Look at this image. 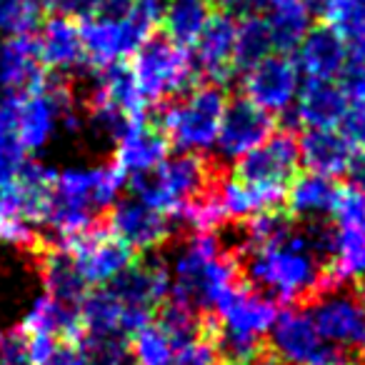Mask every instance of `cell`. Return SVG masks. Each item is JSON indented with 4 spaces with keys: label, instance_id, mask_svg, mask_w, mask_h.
Masks as SVG:
<instances>
[{
    "label": "cell",
    "instance_id": "6da1fadb",
    "mask_svg": "<svg viewBox=\"0 0 365 365\" xmlns=\"http://www.w3.org/2000/svg\"><path fill=\"white\" fill-rule=\"evenodd\" d=\"M238 275L248 288L285 308H308L325 293L345 285L335 265L310 250L298 223L283 243L250 248L238 260Z\"/></svg>",
    "mask_w": 365,
    "mask_h": 365
},
{
    "label": "cell",
    "instance_id": "7a4b0ae2",
    "mask_svg": "<svg viewBox=\"0 0 365 365\" xmlns=\"http://www.w3.org/2000/svg\"><path fill=\"white\" fill-rule=\"evenodd\" d=\"M208 153H178L168 155L150 170L128 173L125 188L133 198L150 208L173 215L228 173Z\"/></svg>",
    "mask_w": 365,
    "mask_h": 365
},
{
    "label": "cell",
    "instance_id": "3957f363",
    "mask_svg": "<svg viewBox=\"0 0 365 365\" xmlns=\"http://www.w3.org/2000/svg\"><path fill=\"white\" fill-rule=\"evenodd\" d=\"M228 93L218 83L200 81L185 96L148 106L150 123L165 133L170 148L178 153H208L218 138Z\"/></svg>",
    "mask_w": 365,
    "mask_h": 365
},
{
    "label": "cell",
    "instance_id": "277c9868",
    "mask_svg": "<svg viewBox=\"0 0 365 365\" xmlns=\"http://www.w3.org/2000/svg\"><path fill=\"white\" fill-rule=\"evenodd\" d=\"M130 71L148 106L180 98L200 83L188 48L175 46L163 33H150L130 56Z\"/></svg>",
    "mask_w": 365,
    "mask_h": 365
},
{
    "label": "cell",
    "instance_id": "5b68a950",
    "mask_svg": "<svg viewBox=\"0 0 365 365\" xmlns=\"http://www.w3.org/2000/svg\"><path fill=\"white\" fill-rule=\"evenodd\" d=\"M303 170L300 165L298 133L288 128H275L260 145L248 150L233 163L230 175L250 185H270V188L288 190L293 178Z\"/></svg>",
    "mask_w": 365,
    "mask_h": 365
},
{
    "label": "cell",
    "instance_id": "8992f818",
    "mask_svg": "<svg viewBox=\"0 0 365 365\" xmlns=\"http://www.w3.org/2000/svg\"><path fill=\"white\" fill-rule=\"evenodd\" d=\"M61 248H66L73 255L78 270L83 273L86 283L91 288L106 285L110 278H115L125 265L133 263L135 250L128 243H123L115 233L106 225V218L98 220L96 225L81 230L63 240Z\"/></svg>",
    "mask_w": 365,
    "mask_h": 365
},
{
    "label": "cell",
    "instance_id": "52a82bcc",
    "mask_svg": "<svg viewBox=\"0 0 365 365\" xmlns=\"http://www.w3.org/2000/svg\"><path fill=\"white\" fill-rule=\"evenodd\" d=\"M275 128H278V118L265 108L255 106L243 93L228 98L223 118H220L218 138L213 145V158L220 165H233L238 158L260 145Z\"/></svg>",
    "mask_w": 365,
    "mask_h": 365
},
{
    "label": "cell",
    "instance_id": "ba28073f",
    "mask_svg": "<svg viewBox=\"0 0 365 365\" xmlns=\"http://www.w3.org/2000/svg\"><path fill=\"white\" fill-rule=\"evenodd\" d=\"M125 180L128 173L115 160L98 168H68L58 173L53 198L78 208H88L96 215H106V210L125 188Z\"/></svg>",
    "mask_w": 365,
    "mask_h": 365
},
{
    "label": "cell",
    "instance_id": "9c48e42d",
    "mask_svg": "<svg viewBox=\"0 0 365 365\" xmlns=\"http://www.w3.org/2000/svg\"><path fill=\"white\" fill-rule=\"evenodd\" d=\"M78 23H81V38L83 46H86V56L93 68H103L115 61H128L143 46V41L150 33H155L135 13H130L128 18H120V21L91 16Z\"/></svg>",
    "mask_w": 365,
    "mask_h": 365
},
{
    "label": "cell",
    "instance_id": "30bf717a",
    "mask_svg": "<svg viewBox=\"0 0 365 365\" xmlns=\"http://www.w3.org/2000/svg\"><path fill=\"white\" fill-rule=\"evenodd\" d=\"M330 220L335 225V270L348 283L365 273V195L340 185Z\"/></svg>",
    "mask_w": 365,
    "mask_h": 365
},
{
    "label": "cell",
    "instance_id": "8fae6325",
    "mask_svg": "<svg viewBox=\"0 0 365 365\" xmlns=\"http://www.w3.org/2000/svg\"><path fill=\"white\" fill-rule=\"evenodd\" d=\"M300 81L303 76L293 56L270 53L240 76V93L250 98L255 106L265 108L273 115H280L295 103Z\"/></svg>",
    "mask_w": 365,
    "mask_h": 365
},
{
    "label": "cell",
    "instance_id": "7c38bea8",
    "mask_svg": "<svg viewBox=\"0 0 365 365\" xmlns=\"http://www.w3.org/2000/svg\"><path fill=\"white\" fill-rule=\"evenodd\" d=\"M103 218H106L108 228L138 253H150V250L163 248L175 235V225L165 213L150 208L133 195L118 198Z\"/></svg>",
    "mask_w": 365,
    "mask_h": 365
},
{
    "label": "cell",
    "instance_id": "4fadbf2b",
    "mask_svg": "<svg viewBox=\"0 0 365 365\" xmlns=\"http://www.w3.org/2000/svg\"><path fill=\"white\" fill-rule=\"evenodd\" d=\"M235 31H238V16L225 11V8H213L203 33L190 48V58H193L200 81L218 83L223 88L233 81Z\"/></svg>",
    "mask_w": 365,
    "mask_h": 365
},
{
    "label": "cell",
    "instance_id": "5bb4252c",
    "mask_svg": "<svg viewBox=\"0 0 365 365\" xmlns=\"http://www.w3.org/2000/svg\"><path fill=\"white\" fill-rule=\"evenodd\" d=\"M308 313L325 343L365 353V308L358 295L338 288L308 305Z\"/></svg>",
    "mask_w": 365,
    "mask_h": 365
},
{
    "label": "cell",
    "instance_id": "9a60e30c",
    "mask_svg": "<svg viewBox=\"0 0 365 365\" xmlns=\"http://www.w3.org/2000/svg\"><path fill=\"white\" fill-rule=\"evenodd\" d=\"M38 36V53L46 71L51 73H76L93 68L86 56V46L81 38V23L76 18L48 13L43 18Z\"/></svg>",
    "mask_w": 365,
    "mask_h": 365
},
{
    "label": "cell",
    "instance_id": "2e32d148",
    "mask_svg": "<svg viewBox=\"0 0 365 365\" xmlns=\"http://www.w3.org/2000/svg\"><path fill=\"white\" fill-rule=\"evenodd\" d=\"M323 343L308 308L280 310L265 335V348L285 365H305Z\"/></svg>",
    "mask_w": 365,
    "mask_h": 365
},
{
    "label": "cell",
    "instance_id": "e0dca14e",
    "mask_svg": "<svg viewBox=\"0 0 365 365\" xmlns=\"http://www.w3.org/2000/svg\"><path fill=\"white\" fill-rule=\"evenodd\" d=\"M48 71L41 63L36 33L8 36L0 46V88L6 93H31L46 86Z\"/></svg>",
    "mask_w": 365,
    "mask_h": 365
},
{
    "label": "cell",
    "instance_id": "ac0fdd59",
    "mask_svg": "<svg viewBox=\"0 0 365 365\" xmlns=\"http://www.w3.org/2000/svg\"><path fill=\"white\" fill-rule=\"evenodd\" d=\"M215 313H218L220 323H223L225 328L235 330V333L265 338L270 325H273V320L278 318L280 305L275 303V300H270L268 295L248 288V285L240 280V283L220 300Z\"/></svg>",
    "mask_w": 365,
    "mask_h": 365
},
{
    "label": "cell",
    "instance_id": "d6986e66",
    "mask_svg": "<svg viewBox=\"0 0 365 365\" xmlns=\"http://www.w3.org/2000/svg\"><path fill=\"white\" fill-rule=\"evenodd\" d=\"M293 58L303 78L338 81L340 71L345 66V58H348V43L328 23H318V26L308 28Z\"/></svg>",
    "mask_w": 365,
    "mask_h": 365
},
{
    "label": "cell",
    "instance_id": "ffe728a7",
    "mask_svg": "<svg viewBox=\"0 0 365 365\" xmlns=\"http://www.w3.org/2000/svg\"><path fill=\"white\" fill-rule=\"evenodd\" d=\"M170 143H168L165 133L150 123V113H140L130 120L128 130L118 138L115 143V155L113 160L123 168L125 173L138 170H150L158 163H163L170 155Z\"/></svg>",
    "mask_w": 365,
    "mask_h": 365
},
{
    "label": "cell",
    "instance_id": "44dd1931",
    "mask_svg": "<svg viewBox=\"0 0 365 365\" xmlns=\"http://www.w3.org/2000/svg\"><path fill=\"white\" fill-rule=\"evenodd\" d=\"M300 165L305 170L328 178H340L348 170L353 145L340 135L338 128H303L298 135Z\"/></svg>",
    "mask_w": 365,
    "mask_h": 365
},
{
    "label": "cell",
    "instance_id": "7402d4cb",
    "mask_svg": "<svg viewBox=\"0 0 365 365\" xmlns=\"http://www.w3.org/2000/svg\"><path fill=\"white\" fill-rule=\"evenodd\" d=\"M348 103L338 81L303 78L295 98V110L303 128H338Z\"/></svg>",
    "mask_w": 365,
    "mask_h": 365
},
{
    "label": "cell",
    "instance_id": "603a6c76",
    "mask_svg": "<svg viewBox=\"0 0 365 365\" xmlns=\"http://www.w3.org/2000/svg\"><path fill=\"white\" fill-rule=\"evenodd\" d=\"M338 178L320 175L313 170L298 173L285 190V210L295 220L330 218L335 200H338Z\"/></svg>",
    "mask_w": 365,
    "mask_h": 365
},
{
    "label": "cell",
    "instance_id": "cb8c5ba5",
    "mask_svg": "<svg viewBox=\"0 0 365 365\" xmlns=\"http://www.w3.org/2000/svg\"><path fill=\"white\" fill-rule=\"evenodd\" d=\"M38 258H41V278L46 283V293L56 298L58 303L81 308L91 285L86 283L83 273L78 270L73 255L61 245L46 243Z\"/></svg>",
    "mask_w": 365,
    "mask_h": 365
},
{
    "label": "cell",
    "instance_id": "d4e9b609",
    "mask_svg": "<svg viewBox=\"0 0 365 365\" xmlns=\"http://www.w3.org/2000/svg\"><path fill=\"white\" fill-rule=\"evenodd\" d=\"M213 13L210 0H168L160 33L180 48H193Z\"/></svg>",
    "mask_w": 365,
    "mask_h": 365
},
{
    "label": "cell",
    "instance_id": "484cf974",
    "mask_svg": "<svg viewBox=\"0 0 365 365\" xmlns=\"http://www.w3.org/2000/svg\"><path fill=\"white\" fill-rule=\"evenodd\" d=\"M263 16L270 28L273 53L293 56L310 28V13L305 3L303 0H278Z\"/></svg>",
    "mask_w": 365,
    "mask_h": 365
},
{
    "label": "cell",
    "instance_id": "4316f807",
    "mask_svg": "<svg viewBox=\"0 0 365 365\" xmlns=\"http://www.w3.org/2000/svg\"><path fill=\"white\" fill-rule=\"evenodd\" d=\"M273 53V41H270V28L265 23V16L260 13H245L238 18V31H235L233 46V71L235 76H243L245 71L260 63L265 56Z\"/></svg>",
    "mask_w": 365,
    "mask_h": 365
},
{
    "label": "cell",
    "instance_id": "83f0119b",
    "mask_svg": "<svg viewBox=\"0 0 365 365\" xmlns=\"http://www.w3.org/2000/svg\"><path fill=\"white\" fill-rule=\"evenodd\" d=\"M96 73V81L101 86L103 96L110 106H115L123 113H140L148 110V103L143 98L140 88L135 83V76L130 71V63L128 61H115L108 63L103 68H93Z\"/></svg>",
    "mask_w": 365,
    "mask_h": 365
},
{
    "label": "cell",
    "instance_id": "f1b7e54d",
    "mask_svg": "<svg viewBox=\"0 0 365 365\" xmlns=\"http://www.w3.org/2000/svg\"><path fill=\"white\" fill-rule=\"evenodd\" d=\"M153 323L160 325V330L168 335L173 348H180L185 343H193L203 335V313L193 305L165 295L153 310Z\"/></svg>",
    "mask_w": 365,
    "mask_h": 365
},
{
    "label": "cell",
    "instance_id": "f546056e",
    "mask_svg": "<svg viewBox=\"0 0 365 365\" xmlns=\"http://www.w3.org/2000/svg\"><path fill=\"white\" fill-rule=\"evenodd\" d=\"M18 93H6L0 101V188L16 178L28 150L18 140Z\"/></svg>",
    "mask_w": 365,
    "mask_h": 365
},
{
    "label": "cell",
    "instance_id": "4dcf8cb0",
    "mask_svg": "<svg viewBox=\"0 0 365 365\" xmlns=\"http://www.w3.org/2000/svg\"><path fill=\"white\" fill-rule=\"evenodd\" d=\"M78 315L83 320V328L88 335H123L120 333V315L123 303L106 288L98 285L91 288L83 298Z\"/></svg>",
    "mask_w": 365,
    "mask_h": 365
},
{
    "label": "cell",
    "instance_id": "1f68e13d",
    "mask_svg": "<svg viewBox=\"0 0 365 365\" xmlns=\"http://www.w3.org/2000/svg\"><path fill=\"white\" fill-rule=\"evenodd\" d=\"M128 350H130L133 365H170L173 353H175L168 335L153 320L128 335Z\"/></svg>",
    "mask_w": 365,
    "mask_h": 365
},
{
    "label": "cell",
    "instance_id": "d6a6232c",
    "mask_svg": "<svg viewBox=\"0 0 365 365\" xmlns=\"http://www.w3.org/2000/svg\"><path fill=\"white\" fill-rule=\"evenodd\" d=\"M46 8L41 0H0V31L8 36L36 33L43 23Z\"/></svg>",
    "mask_w": 365,
    "mask_h": 365
},
{
    "label": "cell",
    "instance_id": "836d02e7",
    "mask_svg": "<svg viewBox=\"0 0 365 365\" xmlns=\"http://www.w3.org/2000/svg\"><path fill=\"white\" fill-rule=\"evenodd\" d=\"M338 130L345 140L353 145V150L365 148V101H350L343 118L338 123Z\"/></svg>",
    "mask_w": 365,
    "mask_h": 365
},
{
    "label": "cell",
    "instance_id": "e575fe53",
    "mask_svg": "<svg viewBox=\"0 0 365 365\" xmlns=\"http://www.w3.org/2000/svg\"><path fill=\"white\" fill-rule=\"evenodd\" d=\"M218 360L215 348L205 338H198L193 343H185L180 348H175L170 365H213Z\"/></svg>",
    "mask_w": 365,
    "mask_h": 365
},
{
    "label": "cell",
    "instance_id": "d590c367",
    "mask_svg": "<svg viewBox=\"0 0 365 365\" xmlns=\"http://www.w3.org/2000/svg\"><path fill=\"white\" fill-rule=\"evenodd\" d=\"M345 175L350 178V185L365 195V148H358V150H353V158H350Z\"/></svg>",
    "mask_w": 365,
    "mask_h": 365
},
{
    "label": "cell",
    "instance_id": "8d00e7d4",
    "mask_svg": "<svg viewBox=\"0 0 365 365\" xmlns=\"http://www.w3.org/2000/svg\"><path fill=\"white\" fill-rule=\"evenodd\" d=\"M46 365H83V353H81V345L76 343H58L56 353L51 355Z\"/></svg>",
    "mask_w": 365,
    "mask_h": 365
},
{
    "label": "cell",
    "instance_id": "74e56055",
    "mask_svg": "<svg viewBox=\"0 0 365 365\" xmlns=\"http://www.w3.org/2000/svg\"><path fill=\"white\" fill-rule=\"evenodd\" d=\"M130 13H133V0H101L96 16L120 21V18H128Z\"/></svg>",
    "mask_w": 365,
    "mask_h": 365
},
{
    "label": "cell",
    "instance_id": "f35d334b",
    "mask_svg": "<svg viewBox=\"0 0 365 365\" xmlns=\"http://www.w3.org/2000/svg\"><path fill=\"white\" fill-rule=\"evenodd\" d=\"M275 3H278V0H235V3H233V13L238 18L245 16V13H260V16H263V13L270 11Z\"/></svg>",
    "mask_w": 365,
    "mask_h": 365
},
{
    "label": "cell",
    "instance_id": "ab89813d",
    "mask_svg": "<svg viewBox=\"0 0 365 365\" xmlns=\"http://www.w3.org/2000/svg\"><path fill=\"white\" fill-rule=\"evenodd\" d=\"M248 365H285V363H283V360H280V358H275V355L270 353L268 348H265L263 353H260V355H255V358L250 360Z\"/></svg>",
    "mask_w": 365,
    "mask_h": 365
},
{
    "label": "cell",
    "instance_id": "60d3db41",
    "mask_svg": "<svg viewBox=\"0 0 365 365\" xmlns=\"http://www.w3.org/2000/svg\"><path fill=\"white\" fill-rule=\"evenodd\" d=\"M210 3H213V8H225V11L233 13V3H235V0H210Z\"/></svg>",
    "mask_w": 365,
    "mask_h": 365
},
{
    "label": "cell",
    "instance_id": "b9f144b4",
    "mask_svg": "<svg viewBox=\"0 0 365 365\" xmlns=\"http://www.w3.org/2000/svg\"><path fill=\"white\" fill-rule=\"evenodd\" d=\"M213 365H223V363H220V360H215V363Z\"/></svg>",
    "mask_w": 365,
    "mask_h": 365
}]
</instances>
